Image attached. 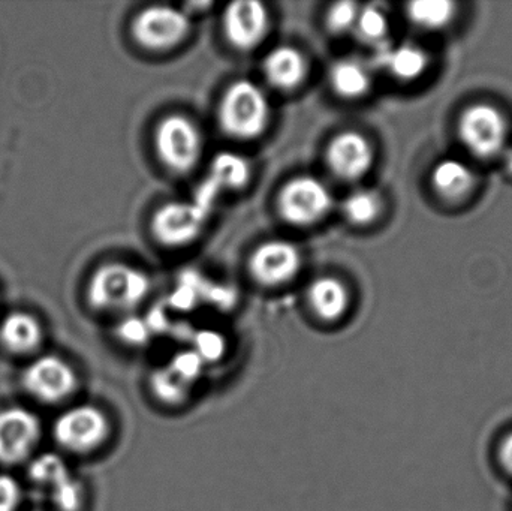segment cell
<instances>
[{
	"mask_svg": "<svg viewBox=\"0 0 512 511\" xmlns=\"http://www.w3.org/2000/svg\"><path fill=\"white\" fill-rule=\"evenodd\" d=\"M384 210L381 195L373 189H360L352 192L342 203V212L346 221L355 227H367L378 221Z\"/></svg>",
	"mask_w": 512,
	"mask_h": 511,
	"instance_id": "cell-20",
	"label": "cell"
},
{
	"mask_svg": "<svg viewBox=\"0 0 512 511\" xmlns=\"http://www.w3.org/2000/svg\"><path fill=\"white\" fill-rule=\"evenodd\" d=\"M155 147L159 159L168 170L185 174L194 170L200 162L203 135L188 117L171 114L156 128Z\"/></svg>",
	"mask_w": 512,
	"mask_h": 511,
	"instance_id": "cell-5",
	"label": "cell"
},
{
	"mask_svg": "<svg viewBox=\"0 0 512 511\" xmlns=\"http://www.w3.org/2000/svg\"><path fill=\"white\" fill-rule=\"evenodd\" d=\"M433 191L448 204L468 200L478 185V176L471 165L456 158L439 161L430 174Z\"/></svg>",
	"mask_w": 512,
	"mask_h": 511,
	"instance_id": "cell-14",
	"label": "cell"
},
{
	"mask_svg": "<svg viewBox=\"0 0 512 511\" xmlns=\"http://www.w3.org/2000/svg\"><path fill=\"white\" fill-rule=\"evenodd\" d=\"M51 500L60 511H77L83 501L80 483L74 477H69L66 482L51 491Z\"/></svg>",
	"mask_w": 512,
	"mask_h": 511,
	"instance_id": "cell-26",
	"label": "cell"
},
{
	"mask_svg": "<svg viewBox=\"0 0 512 511\" xmlns=\"http://www.w3.org/2000/svg\"><path fill=\"white\" fill-rule=\"evenodd\" d=\"M355 30L367 42H378L388 33V17L378 6H366L360 9Z\"/></svg>",
	"mask_w": 512,
	"mask_h": 511,
	"instance_id": "cell-24",
	"label": "cell"
},
{
	"mask_svg": "<svg viewBox=\"0 0 512 511\" xmlns=\"http://www.w3.org/2000/svg\"><path fill=\"white\" fill-rule=\"evenodd\" d=\"M262 71L274 89L291 92L306 78V57L291 45H279L265 56Z\"/></svg>",
	"mask_w": 512,
	"mask_h": 511,
	"instance_id": "cell-16",
	"label": "cell"
},
{
	"mask_svg": "<svg viewBox=\"0 0 512 511\" xmlns=\"http://www.w3.org/2000/svg\"><path fill=\"white\" fill-rule=\"evenodd\" d=\"M21 500V489L17 480L0 474V511H15Z\"/></svg>",
	"mask_w": 512,
	"mask_h": 511,
	"instance_id": "cell-27",
	"label": "cell"
},
{
	"mask_svg": "<svg viewBox=\"0 0 512 511\" xmlns=\"http://www.w3.org/2000/svg\"><path fill=\"white\" fill-rule=\"evenodd\" d=\"M457 134L463 147L475 158H496L507 150L508 120L495 105L477 102L460 114Z\"/></svg>",
	"mask_w": 512,
	"mask_h": 511,
	"instance_id": "cell-3",
	"label": "cell"
},
{
	"mask_svg": "<svg viewBox=\"0 0 512 511\" xmlns=\"http://www.w3.org/2000/svg\"><path fill=\"white\" fill-rule=\"evenodd\" d=\"M268 27L267 6L258 0H237L227 5L222 15L225 39L234 50H255L267 36Z\"/></svg>",
	"mask_w": 512,
	"mask_h": 511,
	"instance_id": "cell-10",
	"label": "cell"
},
{
	"mask_svg": "<svg viewBox=\"0 0 512 511\" xmlns=\"http://www.w3.org/2000/svg\"><path fill=\"white\" fill-rule=\"evenodd\" d=\"M212 173L218 185L240 189L251 179V165L243 156L225 152L213 159Z\"/></svg>",
	"mask_w": 512,
	"mask_h": 511,
	"instance_id": "cell-22",
	"label": "cell"
},
{
	"mask_svg": "<svg viewBox=\"0 0 512 511\" xmlns=\"http://www.w3.org/2000/svg\"><path fill=\"white\" fill-rule=\"evenodd\" d=\"M504 165L507 173L512 176V147L504 152Z\"/></svg>",
	"mask_w": 512,
	"mask_h": 511,
	"instance_id": "cell-29",
	"label": "cell"
},
{
	"mask_svg": "<svg viewBox=\"0 0 512 511\" xmlns=\"http://www.w3.org/2000/svg\"><path fill=\"white\" fill-rule=\"evenodd\" d=\"M29 474L33 482L47 486L50 491L72 477L63 459L53 453H45L36 458L30 465Z\"/></svg>",
	"mask_w": 512,
	"mask_h": 511,
	"instance_id": "cell-23",
	"label": "cell"
},
{
	"mask_svg": "<svg viewBox=\"0 0 512 511\" xmlns=\"http://www.w3.org/2000/svg\"><path fill=\"white\" fill-rule=\"evenodd\" d=\"M206 219V210L200 204L173 201L156 210L152 218V233L161 245L180 248L200 237L206 227Z\"/></svg>",
	"mask_w": 512,
	"mask_h": 511,
	"instance_id": "cell-8",
	"label": "cell"
},
{
	"mask_svg": "<svg viewBox=\"0 0 512 511\" xmlns=\"http://www.w3.org/2000/svg\"><path fill=\"white\" fill-rule=\"evenodd\" d=\"M310 311L325 324H336L345 318L351 306L348 288L340 279L322 276L315 279L307 290Z\"/></svg>",
	"mask_w": 512,
	"mask_h": 511,
	"instance_id": "cell-15",
	"label": "cell"
},
{
	"mask_svg": "<svg viewBox=\"0 0 512 511\" xmlns=\"http://www.w3.org/2000/svg\"><path fill=\"white\" fill-rule=\"evenodd\" d=\"M499 462L504 470L512 476V432L505 435L499 446Z\"/></svg>",
	"mask_w": 512,
	"mask_h": 511,
	"instance_id": "cell-28",
	"label": "cell"
},
{
	"mask_svg": "<svg viewBox=\"0 0 512 511\" xmlns=\"http://www.w3.org/2000/svg\"><path fill=\"white\" fill-rule=\"evenodd\" d=\"M331 89L345 99L363 98L372 86L369 69L354 59H343L330 69Z\"/></svg>",
	"mask_w": 512,
	"mask_h": 511,
	"instance_id": "cell-18",
	"label": "cell"
},
{
	"mask_svg": "<svg viewBox=\"0 0 512 511\" xmlns=\"http://www.w3.org/2000/svg\"><path fill=\"white\" fill-rule=\"evenodd\" d=\"M360 6L355 2H337L328 9L325 23L327 29L334 35H343L349 30H355L358 14H360Z\"/></svg>",
	"mask_w": 512,
	"mask_h": 511,
	"instance_id": "cell-25",
	"label": "cell"
},
{
	"mask_svg": "<svg viewBox=\"0 0 512 511\" xmlns=\"http://www.w3.org/2000/svg\"><path fill=\"white\" fill-rule=\"evenodd\" d=\"M23 384L33 398L54 404L74 392L77 375L71 365L60 357L45 356L27 366Z\"/></svg>",
	"mask_w": 512,
	"mask_h": 511,
	"instance_id": "cell-12",
	"label": "cell"
},
{
	"mask_svg": "<svg viewBox=\"0 0 512 511\" xmlns=\"http://www.w3.org/2000/svg\"><path fill=\"white\" fill-rule=\"evenodd\" d=\"M41 435L38 417L23 408L0 411V462L17 464L35 449Z\"/></svg>",
	"mask_w": 512,
	"mask_h": 511,
	"instance_id": "cell-13",
	"label": "cell"
},
{
	"mask_svg": "<svg viewBox=\"0 0 512 511\" xmlns=\"http://www.w3.org/2000/svg\"><path fill=\"white\" fill-rule=\"evenodd\" d=\"M150 293V279L143 270L123 263L99 267L89 282L90 305L99 311H129Z\"/></svg>",
	"mask_w": 512,
	"mask_h": 511,
	"instance_id": "cell-2",
	"label": "cell"
},
{
	"mask_svg": "<svg viewBox=\"0 0 512 511\" xmlns=\"http://www.w3.org/2000/svg\"><path fill=\"white\" fill-rule=\"evenodd\" d=\"M325 161L337 179H363L375 164V150L369 138L357 131H343L328 143Z\"/></svg>",
	"mask_w": 512,
	"mask_h": 511,
	"instance_id": "cell-11",
	"label": "cell"
},
{
	"mask_svg": "<svg viewBox=\"0 0 512 511\" xmlns=\"http://www.w3.org/2000/svg\"><path fill=\"white\" fill-rule=\"evenodd\" d=\"M303 267L300 249L288 240L273 239L261 243L252 254L249 269L258 284L280 287L288 284Z\"/></svg>",
	"mask_w": 512,
	"mask_h": 511,
	"instance_id": "cell-9",
	"label": "cell"
},
{
	"mask_svg": "<svg viewBox=\"0 0 512 511\" xmlns=\"http://www.w3.org/2000/svg\"><path fill=\"white\" fill-rule=\"evenodd\" d=\"M270 113L264 90L254 81L239 80L225 90L219 102V125L236 140H255L267 129Z\"/></svg>",
	"mask_w": 512,
	"mask_h": 511,
	"instance_id": "cell-1",
	"label": "cell"
},
{
	"mask_svg": "<svg viewBox=\"0 0 512 511\" xmlns=\"http://www.w3.org/2000/svg\"><path fill=\"white\" fill-rule=\"evenodd\" d=\"M456 15V5L447 0H420L408 5V17L415 26L427 30L447 27Z\"/></svg>",
	"mask_w": 512,
	"mask_h": 511,
	"instance_id": "cell-21",
	"label": "cell"
},
{
	"mask_svg": "<svg viewBox=\"0 0 512 511\" xmlns=\"http://www.w3.org/2000/svg\"><path fill=\"white\" fill-rule=\"evenodd\" d=\"M0 339L14 353H30L41 344V326L32 315L14 312L3 320Z\"/></svg>",
	"mask_w": 512,
	"mask_h": 511,
	"instance_id": "cell-17",
	"label": "cell"
},
{
	"mask_svg": "<svg viewBox=\"0 0 512 511\" xmlns=\"http://www.w3.org/2000/svg\"><path fill=\"white\" fill-rule=\"evenodd\" d=\"M191 18L182 9L152 5L132 20V38L144 50L167 51L186 41L191 33Z\"/></svg>",
	"mask_w": 512,
	"mask_h": 511,
	"instance_id": "cell-7",
	"label": "cell"
},
{
	"mask_svg": "<svg viewBox=\"0 0 512 511\" xmlns=\"http://www.w3.org/2000/svg\"><path fill=\"white\" fill-rule=\"evenodd\" d=\"M333 195L318 177L298 176L280 189L277 210L280 218L294 227H310L327 218Z\"/></svg>",
	"mask_w": 512,
	"mask_h": 511,
	"instance_id": "cell-4",
	"label": "cell"
},
{
	"mask_svg": "<svg viewBox=\"0 0 512 511\" xmlns=\"http://www.w3.org/2000/svg\"><path fill=\"white\" fill-rule=\"evenodd\" d=\"M385 65L394 77L402 81H414L426 72L429 56L423 48L414 44H402L388 51Z\"/></svg>",
	"mask_w": 512,
	"mask_h": 511,
	"instance_id": "cell-19",
	"label": "cell"
},
{
	"mask_svg": "<svg viewBox=\"0 0 512 511\" xmlns=\"http://www.w3.org/2000/svg\"><path fill=\"white\" fill-rule=\"evenodd\" d=\"M111 420L104 410L95 405H78L65 411L54 423L57 443L69 452H96L110 440Z\"/></svg>",
	"mask_w": 512,
	"mask_h": 511,
	"instance_id": "cell-6",
	"label": "cell"
}]
</instances>
